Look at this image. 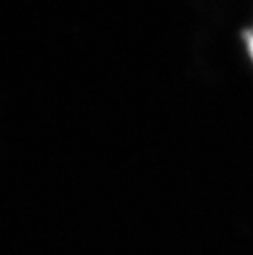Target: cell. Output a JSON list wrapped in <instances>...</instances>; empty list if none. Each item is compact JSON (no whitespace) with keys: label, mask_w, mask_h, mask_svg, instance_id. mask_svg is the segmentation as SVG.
<instances>
[{"label":"cell","mask_w":253,"mask_h":255,"mask_svg":"<svg viewBox=\"0 0 253 255\" xmlns=\"http://www.w3.org/2000/svg\"><path fill=\"white\" fill-rule=\"evenodd\" d=\"M245 41H247V46H249L250 56L253 58V31H249V33L245 35Z\"/></svg>","instance_id":"6da1fadb"}]
</instances>
